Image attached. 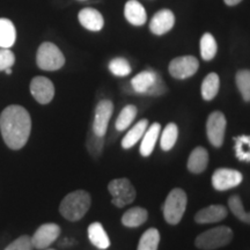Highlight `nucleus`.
<instances>
[{
    "mask_svg": "<svg viewBox=\"0 0 250 250\" xmlns=\"http://www.w3.org/2000/svg\"><path fill=\"white\" fill-rule=\"evenodd\" d=\"M30 131V114L22 105H8L0 114V132L11 149L18 151L22 148L29 139Z\"/></svg>",
    "mask_w": 250,
    "mask_h": 250,
    "instance_id": "obj_1",
    "label": "nucleus"
},
{
    "mask_svg": "<svg viewBox=\"0 0 250 250\" xmlns=\"http://www.w3.org/2000/svg\"><path fill=\"white\" fill-rule=\"evenodd\" d=\"M90 204L89 193L85 190H77L64 197L59 205V212L68 221H78L88 212Z\"/></svg>",
    "mask_w": 250,
    "mask_h": 250,
    "instance_id": "obj_2",
    "label": "nucleus"
},
{
    "mask_svg": "<svg viewBox=\"0 0 250 250\" xmlns=\"http://www.w3.org/2000/svg\"><path fill=\"white\" fill-rule=\"evenodd\" d=\"M131 88L134 93L144 95L160 96L166 93L165 83L153 70H146L137 74L131 80Z\"/></svg>",
    "mask_w": 250,
    "mask_h": 250,
    "instance_id": "obj_3",
    "label": "nucleus"
},
{
    "mask_svg": "<svg viewBox=\"0 0 250 250\" xmlns=\"http://www.w3.org/2000/svg\"><path fill=\"white\" fill-rule=\"evenodd\" d=\"M234 236L233 230L227 226L211 228L199 234L195 240V246L202 250H214L229 245Z\"/></svg>",
    "mask_w": 250,
    "mask_h": 250,
    "instance_id": "obj_4",
    "label": "nucleus"
},
{
    "mask_svg": "<svg viewBox=\"0 0 250 250\" xmlns=\"http://www.w3.org/2000/svg\"><path fill=\"white\" fill-rule=\"evenodd\" d=\"M188 197L184 190L176 188L168 193L162 208L165 220L169 225H177L182 219L187 208Z\"/></svg>",
    "mask_w": 250,
    "mask_h": 250,
    "instance_id": "obj_5",
    "label": "nucleus"
},
{
    "mask_svg": "<svg viewBox=\"0 0 250 250\" xmlns=\"http://www.w3.org/2000/svg\"><path fill=\"white\" fill-rule=\"evenodd\" d=\"M36 64L43 71L61 70L65 65V56L54 43L44 42L37 50Z\"/></svg>",
    "mask_w": 250,
    "mask_h": 250,
    "instance_id": "obj_6",
    "label": "nucleus"
},
{
    "mask_svg": "<svg viewBox=\"0 0 250 250\" xmlns=\"http://www.w3.org/2000/svg\"><path fill=\"white\" fill-rule=\"evenodd\" d=\"M108 190L111 195V203L117 208H124L136 199V189L129 180L116 179L108 184Z\"/></svg>",
    "mask_w": 250,
    "mask_h": 250,
    "instance_id": "obj_7",
    "label": "nucleus"
},
{
    "mask_svg": "<svg viewBox=\"0 0 250 250\" xmlns=\"http://www.w3.org/2000/svg\"><path fill=\"white\" fill-rule=\"evenodd\" d=\"M227 121L221 111H213L206 122V134L208 142L214 147H221L224 144L225 132H226Z\"/></svg>",
    "mask_w": 250,
    "mask_h": 250,
    "instance_id": "obj_8",
    "label": "nucleus"
},
{
    "mask_svg": "<svg viewBox=\"0 0 250 250\" xmlns=\"http://www.w3.org/2000/svg\"><path fill=\"white\" fill-rule=\"evenodd\" d=\"M199 62L193 56H182L176 57L169 62L168 71L175 79L183 80L192 77L198 71Z\"/></svg>",
    "mask_w": 250,
    "mask_h": 250,
    "instance_id": "obj_9",
    "label": "nucleus"
},
{
    "mask_svg": "<svg viewBox=\"0 0 250 250\" xmlns=\"http://www.w3.org/2000/svg\"><path fill=\"white\" fill-rule=\"evenodd\" d=\"M243 176L240 171L230 168H219L212 175V186L218 191H226L239 186Z\"/></svg>",
    "mask_w": 250,
    "mask_h": 250,
    "instance_id": "obj_10",
    "label": "nucleus"
},
{
    "mask_svg": "<svg viewBox=\"0 0 250 250\" xmlns=\"http://www.w3.org/2000/svg\"><path fill=\"white\" fill-rule=\"evenodd\" d=\"M59 234H61V227L57 224L48 223L41 225L31 236L34 248L40 250L49 248V246H51L58 239Z\"/></svg>",
    "mask_w": 250,
    "mask_h": 250,
    "instance_id": "obj_11",
    "label": "nucleus"
},
{
    "mask_svg": "<svg viewBox=\"0 0 250 250\" xmlns=\"http://www.w3.org/2000/svg\"><path fill=\"white\" fill-rule=\"evenodd\" d=\"M114 112V104L110 100H102L95 108L92 131L100 137H104L107 132L109 121Z\"/></svg>",
    "mask_w": 250,
    "mask_h": 250,
    "instance_id": "obj_12",
    "label": "nucleus"
},
{
    "mask_svg": "<svg viewBox=\"0 0 250 250\" xmlns=\"http://www.w3.org/2000/svg\"><path fill=\"white\" fill-rule=\"evenodd\" d=\"M30 93L40 104H48L55 96V86L46 77H35L30 83Z\"/></svg>",
    "mask_w": 250,
    "mask_h": 250,
    "instance_id": "obj_13",
    "label": "nucleus"
},
{
    "mask_svg": "<svg viewBox=\"0 0 250 250\" xmlns=\"http://www.w3.org/2000/svg\"><path fill=\"white\" fill-rule=\"evenodd\" d=\"M175 24V15L170 9H161L154 14L149 22V30L156 36H161L173 29Z\"/></svg>",
    "mask_w": 250,
    "mask_h": 250,
    "instance_id": "obj_14",
    "label": "nucleus"
},
{
    "mask_svg": "<svg viewBox=\"0 0 250 250\" xmlns=\"http://www.w3.org/2000/svg\"><path fill=\"white\" fill-rule=\"evenodd\" d=\"M79 22L83 28L90 31H100L104 26V19L98 9L92 7L83 8L78 14Z\"/></svg>",
    "mask_w": 250,
    "mask_h": 250,
    "instance_id": "obj_15",
    "label": "nucleus"
},
{
    "mask_svg": "<svg viewBox=\"0 0 250 250\" xmlns=\"http://www.w3.org/2000/svg\"><path fill=\"white\" fill-rule=\"evenodd\" d=\"M227 208L224 205H210L208 208H202L195 215L197 224H213L223 221L227 218Z\"/></svg>",
    "mask_w": 250,
    "mask_h": 250,
    "instance_id": "obj_16",
    "label": "nucleus"
},
{
    "mask_svg": "<svg viewBox=\"0 0 250 250\" xmlns=\"http://www.w3.org/2000/svg\"><path fill=\"white\" fill-rule=\"evenodd\" d=\"M124 15L125 19L136 27L143 26L147 20V13L145 8L137 0H127L124 7Z\"/></svg>",
    "mask_w": 250,
    "mask_h": 250,
    "instance_id": "obj_17",
    "label": "nucleus"
},
{
    "mask_svg": "<svg viewBox=\"0 0 250 250\" xmlns=\"http://www.w3.org/2000/svg\"><path fill=\"white\" fill-rule=\"evenodd\" d=\"M208 165V153L204 147H196L188 159L187 167L190 173L201 174Z\"/></svg>",
    "mask_w": 250,
    "mask_h": 250,
    "instance_id": "obj_18",
    "label": "nucleus"
},
{
    "mask_svg": "<svg viewBox=\"0 0 250 250\" xmlns=\"http://www.w3.org/2000/svg\"><path fill=\"white\" fill-rule=\"evenodd\" d=\"M160 124L153 123L151 126L147 127L143 136L142 145H140V154L145 158H147L153 153V149L155 147V144L158 142L159 134H160Z\"/></svg>",
    "mask_w": 250,
    "mask_h": 250,
    "instance_id": "obj_19",
    "label": "nucleus"
},
{
    "mask_svg": "<svg viewBox=\"0 0 250 250\" xmlns=\"http://www.w3.org/2000/svg\"><path fill=\"white\" fill-rule=\"evenodd\" d=\"M88 237L93 246L98 249L105 250L110 247V240L104 228L100 223H92L88 227Z\"/></svg>",
    "mask_w": 250,
    "mask_h": 250,
    "instance_id": "obj_20",
    "label": "nucleus"
},
{
    "mask_svg": "<svg viewBox=\"0 0 250 250\" xmlns=\"http://www.w3.org/2000/svg\"><path fill=\"white\" fill-rule=\"evenodd\" d=\"M17 41V29L9 19L0 18V48L11 49Z\"/></svg>",
    "mask_w": 250,
    "mask_h": 250,
    "instance_id": "obj_21",
    "label": "nucleus"
},
{
    "mask_svg": "<svg viewBox=\"0 0 250 250\" xmlns=\"http://www.w3.org/2000/svg\"><path fill=\"white\" fill-rule=\"evenodd\" d=\"M148 127V121L142 120L138 123H136L132 126V129L129 130V132L125 134V137L122 140V147L124 149H129L133 147L137 143L142 139V137L145 133V131Z\"/></svg>",
    "mask_w": 250,
    "mask_h": 250,
    "instance_id": "obj_22",
    "label": "nucleus"
},
{
    "mask_svg": "<svg viewBox=\"0 0 250 250\" xmlns=\"http://www.w3.org/2000/svg\"><path fill=\"white\" fill-rule=\"evenodd\" d=\"M148 218V212L143 208H132L127 210L122 217V224L125 227H139L146 223Z\"/></svg>",
    "mask_w": 250,
    "mask_h": 250,
    "instance_id": "obj_23",
    "label": "nucleus"
},
{
    "mask_svg": "<svg viewBox=\"0 0 250 250\" xmlns=\"http://www.w3.org/2000/svg\"><path fill=\"white\" fill-rule=\"evenodd\" d=\"M220 79L217 73H210L205 77L202 83V96L205 101L213 100L219 92Z\"/></svg>",
    "mask_w": 250,
    "mask_h": 250,
    "instance_id": "obj_24",
    "label": "nucleus"
},
{
    "mask_svg": "<svg viewBox=\"0 0 250 250\" xmlns=\"http://www.w3.org/2000/svg\"><path fill=\"white\" fill-rule=\"evenodd\" d=\"M160 243V233L156 228H149L143 234L137 250H158Z\"/></svg>",
    "mask_w": 250,
    "mask_h": 250,
    "instance_id": "obj_25",
    "label": "nucleus"
},
{
    "mask_svg": "<svg viewBox=\"0 0 250 250\" xmlns=\"http://www.w3.org/2000/svg\"><path fill=\"white\" fill-rule=\"evenodd\" d=\"M218 51L217 41L210 33H205L201 39V55L204 61H212Z\"/></svg>",
    "mask_w": 250,
    "mask_h": 250,
    "instance_id": "obj_26",
    "label": "nucleus"
},
{
    "mask_svg": "<svg viewBox=\"0 0 250 250\" xmlns=\"http://www.w3.org/2000/svg\"><path fill=\"white\" fill-rule=\"evenodd\" d=\"M137 108L134 107L133 104H127L122 109V111L118 115L116 123H115V126H116L117 131H124L126 130L127 127L132 124L134 118L137 116Z\"/></svg>",
    "mask_w": 250,
    "mask_h": 250,
    "instance_id": "obj_27",
    "label": "nucleus"
},
{
    "mask_svg": "<svg viewBox=\"0 0 250 250\" xmlns=\"http://www.w3.org/2000/svg\"><path fill=\"white\" fill-rule=\"evenodd\" d=\"M177 137H179V127L175 123H169L165 127L164 132L161 134L160 146L164 151H170L176 144Z\"/></svg>",
    "mask_w": 250,
    "mask_h": 250,
    "instance_id": "obj_28",
    "label": "nucleus"
},
{
    "mask_svg": "<svg viewBox=\"0 0 250 250\" xmlns=\"http://www.w3.org/2000/svg\"><path fill=\"white\" fill-rule=\"evenodd\" d=\"M235 83L242 99L246 102H250V70L237 71Z\"/></svg>",
    "mask_w": 250,
    "mask_h": 250,
    "instance_id": "obj_29",
    "label": "nucleus"
},
{
    "mask_svg": "<svg viewBox=\"0 0 250 250\" xmlns=\"http://www.w3.org/2000/svg\"><path fill=\"white\" fill-rule=\"evenodd\" d=\"M228 206L232 213L242 223L250 225V212H247L243 208L242 201L237 195H234L228 199Z\"/></svg>",
    "mask_w": 250,
    "mask_h": 250,
    "instance_id": "obj_30",
    "label": "nucleus"
},
{
    "mask_svg": "<svg viewBox=\"0 0 250 250\" xmlns=\"http://www.w3.org/2000/svg\"><path fill=\"white\" fill-rule=\"evenodd\" d=\"M235 142V154L240 161L250 162V136H242L234 138Z\"/></svg>",
    "mask_w": 250,
    "mask_h": 250,
    "instance_id": "obj_31",
    "label": "nucleus"
},
{
    "mask_svg": "<svg viewBox=\"0 0 250 250\" xmlns=\"http://www.w3.org/2000/svg\"><path fill=\"white\" fill-rule=\"evenodd\" d=\"M103 146H104V137H100L90 131L87 138V149L90 156L94 159L100 158V155L102 154Z\"/></svg>",
    "mask_w": 250,
    "mask_h": 250,
    "instance_id": "obj_32",
    "label": "nucleus"
},
{
    "mask_svg": "<svg viewBox=\"0 0 250 250\" xmlns=\"http://www.w3.org/2000/svg\"><path fill=\"white\" fill-rule=\"evenodd\" d=\"M109 70L116 77H126L131 73V65L125 58L117 57L109 62Z\"/></svg>",
    "mask_w": 250,
    "mask_h": 250,
    "instance_id": "obj_33",
    "label": "nucleus"
},
{
    "mask_svg": "<svg viewBox=\"0 0 250 250\" xmlns=\"http://www.w3.org/2000/svg\"><path fill=\"white\" fill-rule=\"evenodd\" d=\"M34 246L31 242V237L28 235H22L14 240L13 242L9 243L5 250H33Z\"/></svg>",
    "mask_w": 250,
    "mask_h": 250,
    "instance_id": "obj_34",
    "label": "nucleus"
},
{
    "mask_svg": "<svg viewBox=\"0 0 250 250\" xmlns=\"http://www.w3.org/2000/svg\"><path fill=\"white\" fill-rule=\"evenodd\" d=\"M15 62V56L11 49L0 48V71L12 67Z\"/></svg>",
    "mask_w": 250,
    "mask_h": 250,
    "instance_id": "obj_35",
    "label": "nucleus"
},
{
    "mask_svg": "<svg viewBox=\"0 0 250 250\" xmlns=\"http://www.w3.org/2000/svg\"><path fill=\"white\" fill-rule=\"evenodd\" d=\"M242 0H224V2L228 6H235L237 4H240Z\"/></svg>",
    "mask_w": 250,
    "mask_h": 250,
    "instance_id": "obj_36",
    "label": "nucleus"
},
{
    "mask_svg": "<svg viewBox=\"0 0 250 250\" xmlns=\"http://www.w3.org/2000/svg\"><path fill=\"white\" fill-rule=\"evenodd\" d=\"M5 73H6V74H8V76H9V74H12V68H11V67H9V68H6V70H5Z\"/></svg>",
    "mask_w": 250,
    "mask_h": 250,
    "instance_id": "obj_37",
    "label": "nucleus"
},
{
    "mask_svg": "<svg viewBox=\"0 0 250 250\" xmlns=\"http://www.w3.org/2000/svg\"><path fill=\"white\" fill-rule=\"evenodd\" d=\"M44 250H55V249H49V248H46V249H44Z\"/></svg>",
    "mask_w": 250,
    "mask_h": 250,
    "instance_id": "obj_38",
    "label": "nucleus"
},
{
    "mask_svg": "<svg viewBox=\"0 0 250 250\" xmlns=\"http://www.w3.org/2000/svg\"><path fill=\"white\" fill-rule=\"evenodd\" d=\"M78 1H86V0H78Z\"/></svg>",
    "mask_w": 250,
    "mask_h": 250,
    "instance_id": "obj_39",
    "label": "nucleus"
}]
</instances>
